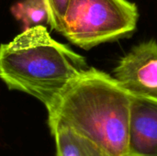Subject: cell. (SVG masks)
<instances>
[{
    "instance_id": "cell-1",
    "label": "cell",
    "mask_w": 157,
    "mask_h": 156,
    "mask_svg": "<svg viewBox=\"0 0 157 156\" xmlns=\"http://www.w3.org/2000/svg\"><path fill=\"white\" fill-rule=\"evenodd\" d=\"M132 95L110 76L88 67L47 108L51 132L69 129L109 156H128Z\"/></svg>"
},
{
    "instance_id": "cell-2",
    "label": "cell",
    "mask_w": 157,
    "mask_h": 156,
    "mask_svg": "<svg viewBox=\"0 0 157 156\" xmlns=\"http://www.w3.org/2000/svg\"><path fill=\"white\" fill-rule=\"evenodd\" d=\"M88 68L85 57L53 40L45 26L23 29L0 45V79L49 108Z\"/></svg>"
},
{
    "instance_id": "cell-3",
    "label": "cell",
    "mask_w": 157,
    "mask_h": 156,
    "mask_svg": "<svg viewBox=\"0 0 157 156\" xmlns=\"http://www.w3.org/2000/svg\"><path fill=\"white\" fill-rule=\"evenodd\" d=\"M139 17L137 6L128 0H70L63 35L89 50L131 35Z\"/></svg>"
},
{
    "instance_id": "cell-4",
    "label": "cell",
    "mask_w": 157,
    "mask_h": 156,
    "mask_svg": "<svg viewBox=\"0 0 157 156\" xmlns=\"http://www.w3.org/2000/svg\"><path fill=\"white\" fill-rule=\"evenodd\" d=\"M114 79L130 95L157 99V42L133 47L113 71Z\"/></svg>"
},
{
    "instance_id": "cell-5",
    "label": "cell",
    "mask_w": 157,
    "mask_h": 156,
    "mask_svg": "<svg viewBox=\"0 0 157 156\" xmlns=\"http://www.w3.org/2000/svg\"><path fill=\"white\" fill-rule=\"evenodd\" d=\"M128 156H157V99L132 96Z\"/></svg>"
},
{
    "instance_id": "cell-6",
    "label": "cell",
    "mask_w": 157,
    "mask_h": 156,
    "mask_svg": "<svg viewBox=\"0 0 157 156\" xmlns=\"http://www.w3.org/2000/svg\"><path fill=\"white\" fill-rule=\"evenodd\" d=\"M51 133L55 141L56 156H109L94 143L69 129L58 128Z\"/></svg>"
},
{
    "instance_id": "cell-7",
    "label": "cell",
    "mask_w": 157,
    "mask_h": 156,
    "mask_svg": "<svg viewBox=\"0 0 157 156\" xmlns=\"http://www.w3.org/2000/svg\"><path fill=\"white\" fill-rule=\"evenodd\" d=\"M11 13L22 21L23 29L48 25L49 15L43 0H22L12 6Z\"/></svg>"
},
{
    "instance_id": "cell-8",
    "label": "cell",
    "mask_w": 157,
    "mask_h": 156,
    "mask_svg": "<svg viewBox=\"0 0 157 156\" xmlns=\"http://www.w3.org/2000/svg\"><path fill=\"white\" fill-rule=\"evenodd\" d=\"M70 0H43L48 15V25L52 29L63 35L64 30V17Z\"/></svg>"
}]
</instances>
